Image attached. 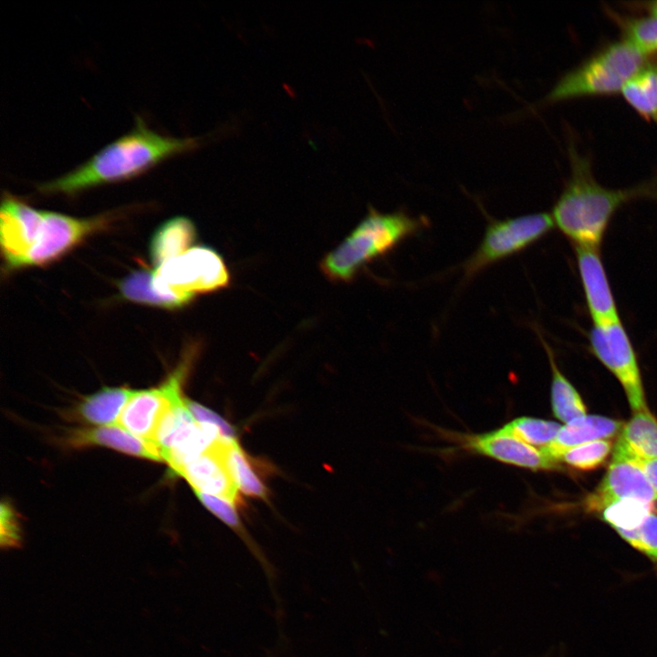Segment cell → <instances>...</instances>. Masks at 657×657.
<instances>
[{
    "mask_svg": "<svg viewBox=\"0 0 657 657\" xmlns=\"http://www.w3.org/2000/svg\"><path fill=\"white\" fill-rule=\"evenodd\" d=\"M631 461L640 464L657 495V458L647 460L637 459Z\"/></svg>",
    "mask_w": 657,
    "mask_h": 657,
    "instance_id": "1f68e13d",
    "label": "cell"
},
{
    "mask_svg": "<svg viewBox=\"0 0 657 657\" xmlns=\"http://www.w3.org/2000/svg\"><path fill=\"white\" fill-rule=\"evenodd\" d=\"M191 358L187 356L161 385L134 391L118 419L119 425L151 443L162 415L174 402L183 397L182 381L189 370Z\"/></svg>",
    "mask_w": 657,
    "mask_h": 657,
    "instance_id": "ba28073f",
    "label": "cell"
},
{
    "mask_svg": "<svg viewBox=\"0 0 657 657\" xmlns=\"http://www.w3.org/2000/svg\"><path fill=\"white\" fill-rule=\"evenodd\" d=\"M472 451L500 462L532 470H554L558 462L518 438L506 433L502 428L468 437L465 444Z\"/></svg>",
    "mask_w": 657,
    "mask_h": 657,
    "instance_id": "5bb4252c",
    "label": "cell"
},
{
    "mask_svg": "<svg viewBox=\"0 0 657 657\" xmlns=\"http://www.w3.org/2000/svg\"><path fill=\"white\" fill-rule=\"evenodd\" d=\"M425 225L404 212L383 214L370 208L349 236L324 257L321 269L333 280L349 281L367 264L387 255Z\"/></svg>",
    "mask_w": 657,
    "mask_h": 657,
    "instance_id": "3957f363",
    "label": "cell"
},
{
    "mask_svg": "<svg viewBox=\"0 0 657 657\" xmlns=\"http://www.w3.org/2000/svg\"><path fill=\"white\" fill-rule=\"evenodd\" d=\"M636 8L643 10L648 16L657 17V0L640 3Z\"/></svg>",
    "mask_w": 657,
    "mask_h": 657,
    "instance_id": "d6a6232c",
    "label": "cell"
},
{
    "mask_svg": "<svg viewBox=\"0 0 657 657\" xmlns=\"http://www.w3.org/2000/svg\"><path fill=\"white\" fill-rule=\"evenodd\" d=\"M555 226L551 214L534 213L493 221L474 253L464 265L468 279L487 266L520 253L543 238Z\"/></svg>",
    "mask_w": 657,
    "mask_h": 657,
    "instance_id": "8992f818",
    "label": "cell"
},
{
    "mask_svg": "<svg viewBox=\"0 0 657 657\" xmlns=\"http://www.w3.org/2000/svg\"><path fill=\"white\" fill-rule=\"evenodd\" d=\"M197 138L160 134L135 118L131 130L109 143L70 172L38 185L43 193L72 194L103 183L139 175L162 160L191 151Z\"/></svg>",
    "mask_w": 657,
    "mask_h": 657,
    "instance_id": "6da1fadb",
    "label": "cell"
},
{
    "mask_svg": "<svg viewBox=\"0 0 657 657\" xmlns=\"http://www.w3.org/2000/svg\"><path fill=\"white\" fill-rule=\"evenodd\" d=\"M620 94L644 120L657 123V58L651 59L637 72Z\"/></svg>",
    "mask_w": 657,
    "mask_h": 657,
    "instance_id": "ffe728a7",
    "label": "cell"
},
{
    "mask_svg": "<svg viewBox=\"0 0 657 657\" xmlns=\"http://www.w3.org/2000/svg\"><path fill=\"white\" fill-rule=\"evenodd\" d=\"M43 220V211L5 193L0 209V245L7 270L22 268Z\"/></svg>",
    "mask_w": 657,
    "mask_h": 657,
    "instance_id": "30bf717a",
    "label": "cell"
},
{
    "mask_svg": "<svg viewBox=\"0 0 657 657\" xmlns=\"http://www.w3.org/2000/svg\"><path fill=\"white\" fill-rule=\"evenodd\" d=\"M612 458H657V420L649 410L635 412L623 425L613 449Z\"/></svg>",
    "mask_w": 657,
    "mask_h": 657,
    "instance_id": "e0dca14e",
    "label": "cell"
},
{
    "mask_svg": "<svg viewBox=\"0 0 657 657\" xmlns=\"http://www.w3.org/2000/svg\"><path fill=\"white\" fill-rule=\"evenodd\" d=\"M110 216L78 218L51 211H43L37 237L25 257L22 267L49 264L93 233L107 226Z\"/></svg>",
    "mask_w": 657,
    "mask_h": 657,
    "instance_id": "9c48e42d",
    "label": "cell"
},
{
    "mask_svg": "<svg viewBox=\"0 0 657 657\" xmlns=\"http://www.w3.org/2000/svg\"><path fill=\"white\" fill-rule=\"evenodd\" d=\"M68 443L72 446H105L132 456L162 461L159 453L149 443L133 435L121 426L104 425L78 429L70 433Z\"/></svg>",
    "mask_w": 657,
    "mask_h": 657,
    "instance_id": "2e32d148",
    "label": "cell"
},
{
    "mask_svg": "<svg viewBox=\"0 0 657 657\" xmlns=\"http://www.w3.org/2000/svg\"><path fill=\"white\" fill-rule=\"evenodd\" d=\"M0 519L2 547L17 546L20 541V527L16 511L8 502L3 501L1 504Z\"/></svg>",
    "mask_w": 657,
    "mask_h": 657,
    "instance_id": "f546056e",
    "label": "cell"
},
{
    "mask_svg": "<svg viewBox=\"0 0 657 657\" xmlns=\"http://www.w3.org/2000/svg\"><path fill=\"white\" fill-rule=\"evenodd\" d=\"M541 343L550 364L551 405L554 415L566 423L585 416L586 406L575 387L568 381L558 367L552 349L538 333Z\"/></svg>",
    "mask_w": 657,
    "mask_h": 657,
    "instance_id": "44dd1931",
    "label": "cell"
},
{
    "mask_svg": "<svg viewBox=\"0 0 657 657\" xmlns=\"http://www.w3.org/2000/svg\"><path fill=\"white\" fill-rule=\"evenodd\" d=\"M631 547L657 562V516L652 513L632 530H616Z\"/></svg>",
    "mask_w": 657,
    "mask_h": 657,
    "instance_id": "83f0119b",
    "label": "cell"
},
{
    "mask_svg": "<svg viewBox=\"0 0 657 657\" xmlns=\"http://www.w3.org/2000/svg\"><path fill=\"white\" fill-rule=\"evenodd\" d=\"M135 390L127 387H105L85 396L77 405L76 415L92 424L111 425L119 419Z\"/></svg>",
    "mask_w": 657,
    "mask_h": 657,
    "instance_id": "d6986e66",
    "label": "cell"
},
{
    "mask_svg": "<svg viewBox=\"0 0 657 657\" xmlns=\"http://www.w3.org/2000/svg\"><path fill=\"white\" fill-rule=\"evenodd\" d=\"M228 461L238 490L252 497L266 498L267 488L256 474L249 456L240 447L238 441L232 446Z\"/></svg>",
    "mask_w": 657,
    "mask_h": 657,
    "instance_id": "d4e9b609",
    "label": "cell"
},
{
    "mask_svg": "<svg viewBox=\"0 0 657 657\" xmlns=\"http://www.w3.org/2000/svg\"><path fill=\"white\" fill-rule=\"evenodd\" d=\"M569 177L557 199L552 218L555 226L574 247L600 248L615 213L625 203L652 193L650 184L626 189L601 185L592 172L590 160L570 146Z\"/></svg>",
    "mask_w": 657,
    "mask_h": 657,
    "instance_id": "7a4b0ae2",
    "label": "cell"
},
{
    "mask_svg": "<svg viewBox=\"0 0 657 657\" xmlns=\"http://www.w3.org/2000/svg\"><path fill=\"white\" fill-rule=\"evenodd\" d=\"M196 239L193 223L184 217L176 216L162 223L154 232L150 243V256L155 267L180 256Z\"/></svg>",
    "mask_w": 657,
    "mask_h": 657,
    "instance_id": "ac0fdd59",
    "label": "cell"
},
{
    "mask_svg": "<svg viewBox=\"0 0 657 657\" xmlns=\"http://www.w3.org/2000/svg\"><path fill=\"white\" fill-rule=\"evenodd\" d=\"M560 428L552 421L523 416L509 422L502 430L532 446L543 448L555 440Z\"/></svg>",
    "mask_w": 657,
    "mask_h": 657,
    "instance_id": "484cf974",
    "label": "cell"
},
{
    "mask_svg": "<svg viewBox=\"0 0 657 657\" xmlns=\"http://www.w3.org/2000/svg\"><path fill=\"white\" fill-rule=\"evenodd\" d=\"M623 425L621 422L614 419L585 415L561 426L555 440L540 449L558 462L559 457L566 451L593 441L612 437L621 431Z\"/></svg>",
    "mask_w": 657,
    "mask_h": 657,
    "instance_id": "9a60e30c",
    "label": "cell"
},
{
    "mask_svg": "<svg viewBox=\"0 0 657 657\" xmlns=\"http://www.w3.org/2000/svg\"><path fill=\"white\" fill-rule=\"evenodd\" d=\"M625 498L654 502L657 495L640 464L628 459L612 458L606 474L588 495L584 506L587 511L602 512Z\"/></svg>",
    "mask_w": 657,
    "mask_h": 657,
    "instance_id": "7c38bea8",
    "label": "cell"
},
{
    "mask_svg": "<svg viewBox=\"0 0 657 657\" xmlns=\"http://www.w3.org/2000/svg\"><path fill=\"white\" fill-rule=\"evenodd\" d=\"M236 439H217L206 451L179 473L195 492L224 498L237 506L238 488L229 467V453Z\"/></svg>",
    "mask_w": 657,
    "mask_h": 657,
    "instance_id": "8fae6325",
    "label": "cell"
},
{
    "mask_svg": "<svg viewBox=\"0 0 657 657\" xmlns=\"http://www.w3.org/2000/svg\"><path fill=\"white\" fill-rule=\"evenodd\" d=\"M187 405L197 422L216 426L227 439H236L234 428L218 414L190 400H187Z\"/></svg>",
    "mask_w": 657,
    "mask_h": 657,
    "instance_id": "4dcf8cb0",
    "label": "cell"
},
{
    "mask_svg": "<svg viewBox=\"0 0 657 657\" xmlns=\"http://www.w3.org/2000/svg\"><path fill=\"white\" fill-rule=\"evenodd\" d=\"M589 345L620 383L631 410L648 411L636 352L622 322L592 325Z\"/></svg>",
    "mask_w": 657,
    "mask_h": 657,
    "instance_id": "52a82bcc",
    "label": "cell"
},
{
    "mask_svg": "<svg viewBox=\"0 0 657 657\" xmlns=\"http://www.w3.org/2000/svg\"><path fill=\"white\" fill-rule=\"evenodd\" d=\"M655 510L653 502L625 498L605 508L601 516L615 530H632Z\"/></svg>",
    "mask_w": 657,
    "mask_h": 657,
    "instance_id": "cb8c5ba5",
    "label": "cell"
},
{
    "mask_svg": "<svg viewBox=\"0 0 657 657\" xmlns=\"http://www.w3.org/2000/svg\"><path fill=\"white\" fill-rule=\"evenodd\" d=\"M195 494L199 500L209 511H211L214 516H216L228 527L233 528L235 532L239 534L241 533L242 537L245 536V534L243 533L239 516L235 509L236 506L235 504L219 496L207 495L200 492H195Z\"/></svg>",
    "mask_w": 657,
    "mask_h": 657,
    "instance_id": "f1b7e54d",
    "label": "cell"
},
{
    "mask_svg": "<svg viewBox=\"0 0 657 657\" xmlns=\"http://www.w3.org/2000/svg\"><path fill=\"white\" fill-rule=\"evenodd\" d=\"M650 60L624 39L611 42L561 76L545 102L620 93Z\"/></svg>",
    "mask_w": 657,
    "mask_h": 657,
    "instance_id": "277c9868",
    "label": "cell"
},
{
    "mask_svg": "<svg viewBox=\"0 0 657 657\" xmlns=\"http://www.w3.org/2000/svg\"><path fill=\"white\" fill-rule=\"evenodd\" d=\"M229 275L222 257L212 248L193 246L153 269L152 286L164 296L193 300L195 295L224 287Z\"/></svg>",
    "mask_w": 657,
    "mask_h": 657,
    "instance_id": "5b68a950",
    "label": "cell"
},
{
    "mask_svg": "<svg viewBox=\"0 0 657 657\" xmlns=\"http://www.w3.org/2000/svg\"><path fill=\"white\" fill-rule=\"evenodd\" d=\"M619 25L622 39L649 58H657V17L652 16H621L610 12Z\"/></svg>",
    "mask_w": 657,
    "mask_h": 657,
    "instance_id": "603a6c76",
    "label": "cell"
},
{
    "mask_svg": "<svg viewBox=\"0 0 657 657\" xmlns=\"http://www.w3.org/2000/svg\"><path fill=\"white\" fill-rule=\"evenodd\" d=\"M574 248L579 279L592 325L621 321L600 248Z\"/></svg>",
    "mask_w": 657,
    "mask_h": 657,
    "instance_id": "4fadbf2b",
    "label": "cell"
},
{
    "mask_svg": "<svg viewBox=\"0 0 657 657\" xmlns=\"http://www.w3.org/2000/svg\"><path fill=\"white\" fill-rule=\"evenodd\" d=\"M152 276L153 269L134 270L120 282V293L130 301L167 309L182 308L192 301L182 297L160 294L152 286Z\"/></svg>",
    "mask_w": 657,
    "mask_h": 657,
    "instance_id": "7402d4cb",
    "label": "cell"
},
{
    "mask_svg": "<svg viewBox=\"0 0 657 657\" xmlns=\"http://www.w3.org/2000/svg\"><path fill=\"white\" fill-rule=\"evenodd\" d=\"M611 447L612 443L609 440L593 441L566 451L558 461L579 470H593L606 461Z\"/></svg>",
    "mask_w": 657,
    "mask_h": 657,
    "instance_id": "4316f807",
    "label": "cell"
}]
</instances>
